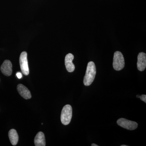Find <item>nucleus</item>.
<instances>
[{
  "label": "nucleus",
  "instance_id": "6",
  "mask_svg": "<svg viewBox=\"0 0 146 146\" xmlns=\"http://www.w3.org/2000/svg\"><path fill=\"white\" fill-rule=\"evenodd\" d=\"M1 70L4 75L9 76L12 73V65L9 60H5L4 61L1 67Z\"/></svg>",
  "mask_w": 146,
  "mask_h": 146
},
{
  "label": "nucleus",
  "instance_id": "16",
  "mask_svg": "<svg viewBox=\"0 0 146 146\" xmlns=\"http://www.w3.org/2000/svg\"><path fill=\"white\" fill-rule=\"evenodd\" d=\"M121 146H127V145H122Z\"/></svg>",
  "mask_w": 146,
  "mask_h": 146
},
{
  "label": "nucleus",
  "instance_id": "5",
  "mask_svg": "<svg viewBox=\"0 0 146 146\" xmlns=\"http://www.w3.org/2000/svg\"><path fill=\"white\" fill-rule=\"evenodd\" d=\"M20 64L22 72L25 75H28L29 70L28 64L27 54L26 52L21 53L20 57Z\"/></svg>",
  "mask_w": 146,
  "mask_h": 146
},
{
  "label": "nucleus",
  "instance_id": "9",
  "mask_svg": "<svg viewBox=\"0 0 146 146\" xmlns=\"http://www.w3.org/2000/svg\"><path fill=\"white\" fill-rule=\"evenodd\" d=\"M17 90L21 96L25 99L28 100L31 98V95L30 91L23 84H18L17 86Z\"/></svg>",
  "mask_w": 146,
  "mask_h": 146
},
{
  "label": "nucleus",
  "instance_id": "4",
  "mask_svg": "<svg viewBox=\"0 0 146 146\" xmlns=\"http://www.w3.org/2000/svg\"><path fill=\"white\" fill-rule=\"evenodd\" d=\"M118 125L128 130H133L138 127V123L136 122L129 121L124 118H120L117 121Z\"/></svg>",
  "mask_w": 146,
  "mask_h": 146
},
{
  "label": "nucleus",
  "instance_id": "11",
  "mask_svg": "<svg viewBox=\"0 0 146 146\" xmlns=\"http://www.w3.org/2000/svg\"><path fill=\"white\" fill-rule=\"evenodd\" d=\"M9 137L11 143L13 146L16 145L18 143L19 137L16 131L14 129L9 130L8 133Z\"/></svg>",
  "mask_w": 146,
  "mask_h": 146
},
{
  "label": "nucleus",
  "instance_id": "10",
  "mask_svg": "<svg viewBox=\"0 0 146 146\" xmlns=\"http://www.w3.org/2000/svg\"><path fill=\"white\" fill-rule=\"evenodd\" d=\"M35 146H45L46 145L44 134L42 131H39L36 134L34 139Z\"/></svg>",
  "mask_w": 146,
  "mask_h": 146
},
{
  "label": "nucleus",
  "instance_id": "3",
  "mask_svg": "<svg viewBox=\"0 0 146 146\" xmlns=\"http://www.w3.org/2000/svg\"><path fill=\"white\" fill-rule=\"evenodd\" d=\"M124 66V58L122 54L120 52H116L113 57V68L115 70L120 71L122 70Z\"/></svg>",
  "mask_w": 146,
  "mask_h": 146
},
{
  "label": "nucleus",
  "instance_id": "2",
  "mask_svg": "<svg viewBox=\"0 0 146 146\" xmlns=\"http://www.w3.org/2000/svg\"><path fill=\"white\" fill-rule=\"evenodd\" d=\"M72 116V108L70 105H66L61 111L60 120L64 125H68L70 123Z\"/></svg>",
  "mask_w": 146,
  "mask_h": 146
},
{
  "label": "nucleus",
  "instance_id": "13",
  "mask_svg": "<svg viewBox=\"0 0 146 146\" xmlns=\"http://www.w3.org/2000/svg\"><path fill=\"white\" fill-rule=\"evenodd\" d=\"M16 76H17V77L18 78L21 79L22 78V75L21 74V73L20 72H18L16 74Z\"/></svg>",
  "mask_w": 146,
  "mask_h": 146
},
{
  "label": "nucleus",
  "instance_id": "14",
  "mask_svg": "<svg viewBox=\"0 0 146 146\" xmlns=\"http://www.w3.org/2000/svg\"><path fill=\"white\" fill-rule=\"evenodd\" d=\"M91 146H98V145H97L96 144H92L91 145Z\"/></svg>",
  "mask_w": 146,
  "mask_h": 146
},
{
  "label": "nucleus",
  "instance_id": "7",
  "mask_svg": "<svg viewBox=\"0 0 146 146\" xmlns=\"http://www.w3.org/2000/svg\"><path fill=\"white\" fill-rule=\"evenodd\" d=\"M74 58V55L72 54L69 53L66 56L65 58V65L67 71L69 72H72L74 71L75 65L72 61Z\"/></svg>",
  "mask_w": 146,
  "mask_h": 146
},
{
  "label": "nucleus",
  "instance_id": "8",
  "mask_svg": "<svg viewBox=\"0 0 146 146\" xmlns=\"http://www.w3.org/2000/svg\"><path fill=\"white\" fill-rule=\"evenodd\" d=\"M137 68L140 71L145 70L146 67V54L145 53L140 52L138 55Z\"/></svg>",
  "mask_w": 146,
  "mask_h": 146
},
{
  "label": "nucleus",
  "instance_id": "15",
  "mask_svg": "<svg viewBox=\"0 0 146 146\" xmlns=\"http://www.w3.org/2000/svg\"><path fill=\"white\" fill-rule=\"evenodd\" d=\"M137 98H140V96H137Z\"/></svg>",
  "mask_w": 146,
  "mask_h": 146
},
{
  "label": "nucleus",
  "instance_id": "12",
  "mask_svg": "<svg viewBox=\"0 0 146 146\" xmlns=\"http://www.w3.org/2000/svg\"><path fill=\"white\" fill-rule=\"evenodd\" d=\"M140 99L145 103H146V96L145 95H142L140 97Z\"/></svg>",
  "mask_w": 146,
  "mask_h": 146
},
{
  "label": "nucleus",
  "instance_id": "1",
  "mask_svg": "<svg viewBox=\"0 0 146 146\" xmlns=\"http://www.w3.org/2000/svg\"><path fill=\"white\" fill-rule=\"evenodd\" d=\"M96 74V65L93 61L88 63L85 75L84 78L83 83L86 86H90L93 83Z\"/></svg>",
  "mask_w": 146,
  "mask_h": 146
}]
</instances>
